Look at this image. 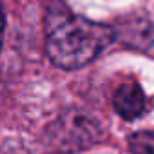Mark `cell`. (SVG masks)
<instances>
[{"label":"cell","mask_w":154,"mask_h":154,"mask_svg":"<svg viewBox=\"0 0 154 154\" xmlns=\"http://www.w3.org/2000/svg\"><path fill=\"white\" fill-rule=\"evenodd\" d=\"M111 40V27L72 15L62 4H53L45 15V49L51 62L62 69L87 65Z\"/></svg>","instance_id":"6da1fadb"},{"label":"cell","mask_w":154,"mask_h":154,"mask_svg":"<svg viewBox=\"0 0 154 154\" xmlns=\"http://www.w3.org/2000/svg\"><path fill=\"white\" fill-rule=\"evenodd\" d=\"M114 109L125 120H134L145 111V94L138 84H123L114 93Z\"/></svg>","instance_id":"7a4b0ae2"},{"label":"cell","mask_w":154,"mask_h":154,"mask_svg":"<svg viewBox=\"0 0 154 154\" xmlns=\"http://www.w3.org/2000/svg\"><path fill=\"white\" fill-rule=\"evenodd\" d=\"M2 35H4V17L0 11V45H2Z\"/></svg>","instance_id":"3957f363"}]
</instances>
